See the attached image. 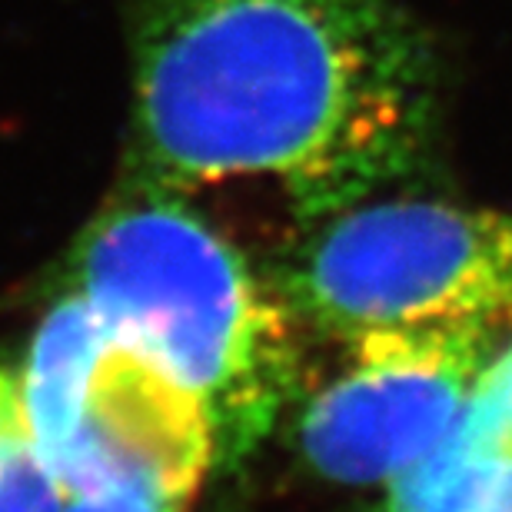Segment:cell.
<instances>
[{
    "instance_id": "cell-1",
    "label": "cell",
    "mask_w": 512,
    "mask_h": 512,
    "mask_svg": "<svg viewBox=\"0 0 512 512\" xmlns=\"http://www.w3.org/2000/svg\"><path fill=\"white\" fill-rule=\"evenodd\" d=\"M436 67L393 0H143L133 40L140 187L273 180L300 220L423 160Z\"/></svg>"
},
{
    "instance_id": "cell-2",
    "label": "cell",
    "mask_w": 512,
    "mask_h": 512,
    "mask_svg": "<svg viewBox=\"0 0 512 512\" xmlns=\"http://www.w3.org/2000/svg\"><path fill=\"white\" fill-rule=\"evenodd\" d=\"M74 293L207 403L223 463L250 456L300 383L293 310L180 193L140 187L87 230Z\"/></svg>"
},
{
    "instance_id": "cell-3",
    "label": "cell",
    "mask_w": 512,
    "mask_h": 512,
    "mask_svg": "<svg viewBox=\"0 0 512 512\" xmlns=\"http://www.w3.org/2000/svg\"><path fill=\"white\" fill-rule=\"evenodd\" d=\"M20 393L37 443L70 493L187 512L223 463L197 389L77 293L40 320Z\"/></svg>"
},
{
    "instance_id": "cell-4",
    "label": "cell",
    "mask_w": 512,
    "mask_h": 512,
    "mask_svg": "<svg viewBox=\"0 0 512 512\" xmlns=\"http://www.w3.org/2000/svg\"><path fill=\"white\" fill-rule=\"evenodd\" d=\"M280 296L343 346L373 333L499 330L512 323V210L363 200L320 220Z\"/></svg>"
},
{
    "instance_id": "cell-5",
    "label": "cell",
    "mask_w": 512,
    "mask_h": 512,
    "mask_svg": "<svg viewBox=\"0 0 512 512\" xmlns=\"http://www.w3.org/2000/svg\"><path fill=\"white\" fill-rule=\"evenodd\" d=\"M493 333L409 330L346 343V370L310 396L296 426L313 473L386 489L433 456L496 353Z\"/></svg>"
},
{
    "instance_id": "cell-6",
    "label": "cell",
    "mask_w": 512,
    "mask_h": 512,
    "mask_svg": "<svg viewBox=\"0 0 512 512\" xmlns=\"http://www.w3.org/2000/svg\"><path fill=\"white\" fill-rule=\"evenodd\" d=\"M386 512H512V446L449 433L433 456L386 486Z\"/></svg>"
},
{
    "instance_id": "cell-7",
    "label": "cell",
    "mask_w": 512,
    "mask_h": 512,
    "mask_svg": "<svg viewBox=\"0 0 512 512\" xmlns=\"http://www.w3.org/2000/svg\"><path fill=\"white\" fill-rule=\"evenodd\" d=\"M70 496L34 436L20 373L0 363V512H64Z\"/></svg>"
},
{
    "instance_id": "cell-8",
    "label": "cell",
    "mask_w": 512,
    "mask_h": 512,
    "mask_svg": "<svg viewBox=\"0 0 512 512\" xmlns=\"http://www.w3.org/2000/svg\"><path fill=\"white\" fill-rule=\"evenodd\" d=\"M453 436L479 446H512V340L489 356Z\"/></svg>"
},
{
    "instance_id": "cell-9",
    "label": "cell",
    "mask_w": 512,
    "mask_h": 512,
    "mask_svg": "<svg viewBox=\"0 0 512 512\" xmlns=\"http://www.w3.org/2000/svg\"><path fill=\"white\" fill-rule=\"evenodd\" d=\"M64 512H170L163 506L143 503L130 496H100V493H74Z\"/></svg>"
}]
</instances>
